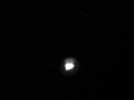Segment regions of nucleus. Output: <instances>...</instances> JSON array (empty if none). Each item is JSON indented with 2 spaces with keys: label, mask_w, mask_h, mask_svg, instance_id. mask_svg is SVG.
<instances>
[{
  "label": "nucleus",
  "mask_w": 134,
  "mask_h": 100,
  "mask_svg": "<svg viewBox=\"0 0 134 100\" xmlns=\"http://www.w3.org/2000/svg\"><path fill=\"white\" fill-rule=\"evenodd\" d=\"M74 65L72 64V63H68V64H66V65H65V68H66V70H71V69L74 68Z\"/></svg>",
  "instance_id": "obj_1"
}]
</instances>
